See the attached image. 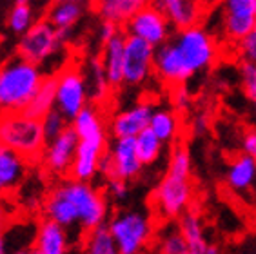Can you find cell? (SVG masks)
I'll use <instances>...</instances> for the list:
<instances>
[{"mask_svg":"<svg viewBox=\"0 0 256 254\" xmlns=\"http://www.w3.org/2000/svg\"><path fill=\"white\" fill-rule=\"evenodd\" d=\"M218 56L216 40L202 26H189L154 49V73L168 86L188 84L211 68Z\"/></svg>","mask_w":256,"mask_h":254,"instance_id":"6da1fadb","label":"cell"},{"mask_svg":"<svg viewBox=\"0 0 256 254\" xmlns=\"http://www.w3.org/2000/svg\"><path fill=\"white\" fill-rule=\"evenodd\" d=\"M46 74L40 66L18 56L0 68V111H24Z\"/></svg>","mask_w":256,"mask_h":254,"instance_id":"7a4b0ae2","label":"cell"},{"mask_svg":"<svg viewBox=\"0 0 256 254\" xmlns=\"http://www.w3.org/2000/svg\"><path fill=\"white\" fill-rule=\"evenodd\" d=\"M46 142L48 138L40 118L30 116L24 111L4 112L0 116V144L11 147L26 160H40Z\"/></svg>","mask_w":256,"mask_h":254,"instance_id":"3957f363","label":"cell"},{"mask_svg":"<svg viewBox=\"0 0 256 254\" xmlns=\"http://www.w3.org/2000/svg\"><path fill=\"white\" fill-rule=\"evenodd\" d=\"M64 196L73 204L76 216H78V230L89 232L91 229L106 224L109 218V204L108 198L100 192L91 182L69 178L58 184Z\"/></svg>","mask_w":256,"mask_h":254,"instance_id":"277c9868","label":"cell"},{"mask_svg":"<svg viewBox=\"0 0 256 254\" xmlns=\"http://www.w3.org/2000/svg\"><path fill=\"white\" fill-rule=\"evenodd\" d=\"M120 254H138L151 245L154 236L153 218L146 210H120L108 220Z\"/></svg>","mask_w":256,"mask_h":254,"instance_id":"5b68a950","label":"cell"},{"mask_svg":"<svg viewBox=\"0 0 256 254\" xmlns=\"http://www.w3.org/2000/svg\"><path fill=\"white\" fill-rule=\"evenodd\" d=\"M68 33L69 31L56 30L48 18L36 20L30 30L20 34L18 56L36 66L48 62L62 49L64 42L68 40Z\"/></svg>","mask_w":256,"mask_h":254,"instance_id":"8992f818","label":"cell"},{"mask_svg":"<svg viewBox=\"0 0 256 254\" xmlns=\"http://www.w3.org/2000/svg\"><path fill=\"white\" fill-rule=\"evenodd\" d=\"M192 204L191 178L164 176L151 194V206L160 220H178Z\"/></svg>","mask_w":256,"mask_h":254,"instance_id":"52a82bcc","label":"cell"},{"mask_svg":"<svg viewBox=\"0 0 256 254\" xmlns=\"http://www.w3.org/2000/svg\"><path fill=\"white\" fill-rule=\"evenodd\" d=\"M89 104L88 84L82 69L68 66L56 74L54 109H58L69 122Z\"/></svg>","mask_w":256,"mask_h":254,"instance_id":"ba28073f","label":"cell"},{"mask_svg":"<svg viewBox=\"0 0 256 254\" xmlns=\"http://www.w3.org/2000/svg\"><path fill=\"white\" fill-rule=\"evenodd\" d=\"M154 46L146 40L126 34L124 38V84L138 88L154 73Z\"/></svg>","mask_w":256,"mask_h":254,"instance_id":"9c48e42d","label":"cell"},{"mask_svg":"<svg viewBox=\"0 0 256 254\" xmlns=\"http://www.w3.org/2000/svg\"><path fill=\"white\" fill-rule=\"evenodd\" d=\"M171 26L172 24L169 22L168 16L164 15L156 6L149 2L140 11H136L124 24V28H126V34L138 36V38L146 40L151 46L158 48L171 38Z\"/></svg>","mask_w":256,"mask_h":254,"instance_id":"30bf717a","label":"cell"},{"mask_svg":"<svg viewBox=\"0 0 256 254\" xmlns=\"http://www.w3.org/2000/svg\"><path fill=\"white\" fill-rule=\"evenodd\" d=\"M76 147H78V136L69 124L60 134L46 142L44 152L40 158L46 171L53 176L69 174L76 154Z\"/></svg>","mask_w":256,"mask_h":254,"instance_id":"8fae6325","label":"cell"},{"mask_svg":"<svg viewBox=\"0 0 256 254\" xmlns=\"http://www.w3.org/2000/svg\"><path fill=\"white\" fill-rule=\"evenodd\" d=\"M256 0H222V28L229 40L240 42L254 31Z\"/></svg>","mask_w":256,"mask_h":254,"instance_id":"7c38bea8","label":"cell"},{"mask_svg":"<svg viewBox=\"0 0 256 254\" xmlns=\"http://www.w3.org/2000/svg\"><path fill=\"white\" fill-rule=\"evenodd\" d=\"M153 106L148 102H140L133 108H128L124 111L116 112L108 124L109 134L113 138H134L140 131L149 127L151 114H153Z\"/></svg>","mask_w":256,"mask_h":254,"instance_id":"4fadbf2b","label":"cell"},{"mask_svg":"<svg viewBox=\"0 0 256 254\" xmlns=\"http://www.w3.org/2000/svg\"><path fill=\"white\" fill-rule=\"evenodd\" d=\"M109 154L113 158L114 176H120L124 180H134L140 176L144 169V164L138 158L134 138H113V142L109 146Z\"/></svg>","mask_w":256,"mask_h":254,"instance_id":"5bb4252c","label":"cell"},{"mask_svg":"<svg viewBox=\"0 0 256 254\" xmlns=\"http://www.w3.org/2000/svg\"><path fill=\"white\" fill-rule=\"evenodd\" d=\"M108 149V142H96V140H78L76 154H74L73 167H71V178L84 182H93L98 174V164L102 154Z\"/></svg>","mask_w":256,"mask_h":254,"instance_id":"9a60e30c","label":"cell"},{"mask_svg":"<svg viewBox=\"0 0 256 254\" xmlns=\"http://www.w3.org/2000/svg\"><path fill=\"white\" fill-rule=\"evenodd\" d=\"M28 162L11 147L0 144V198L11 194L24 182Z\"/></svg>","mask_w":256,"mask_h":254,"instance_id":"2e32d148","label":"cell"},{"mask_svg":"<svg viewBox=\"0 0 256 254\" xmlns=\"http://www.w3.org/2000/svg\"><path fill=\"white\" fill-rule=\"evenodd\" d=\"M69 232L56 222L46 218L34 232L33 252L36 254H64L69 250Z\"/></svg>","mask_w":256,"mask_h":254,"instance_id":"e0dca14e","label":"cell"},{"mask_svg":"<svg viewBox=\"0 0 256 254\" xmlns=\"http://www.w3.org/2000/svg\"><path fill=\"white\" fill-rule=\"evenodd\" d=\"M71 127L74 129L78 140H96V142H108L109 129L108 122L96 106L88 104L76 116L71 120Z\"/></svg>","mask_w":256,"mask_h":254,"instance_id":"ac0fdd59","label":"cell"},{"mask_svg":"<svg viewBox=\"0 0 256 254\" xmlns=\"http://www.w3.org/2000/svg\"><path fill=\"white\" fill-rule=\"evenodd\" d=\"M151 2L168 16L176 30L198 24L202 16V8L196 0H151Z\"/></svg>","mask_w":256,"mask_h":254,"instance_id":"d6986e66","label":"cell"},{"mask_svg":"<svg viewBox=\"0 0 256 254\" xmlns=\"http://www.w3.org/2000/svg\"><path fill=\"white\" fill-rule=\"evenodd\" d=\"M178 229L182 232V236L188 242L189 254H214L218 249L214 245L207 244L206 234H204L202 220L196 212L192 210H186L180 218H178Z\"/></svg>","mask_w":256,"mask_h":254,"instance_id":"ffe728a7","label":"cell"},{"mask_svg":"<svg viewBox=\"0 0 256 254\" xmlns=\"http://www.w3.org/2000/svg\"><path fill=\"white\" fill-rule=\"evenodd\" d=\"M124 38L126 34H116L113 40L104 44L102 51V66L108 76V82L111 88L124 86Z\"/></svg>","mask_w":256,"mask_h":254,"instance_id":"44dd1931","label":"cell"},{"mask_svg":"<svg viewBox=\"0 0 256 254\" xmlns=\"http://www.w3.org/2000/svg\"><path fill=\"white\" fill-rule=\"evenodd\" d=\"M151 0H98L96 13L104 20H113L116 24L124 26L131 16L148 6Z\"/></svg>","mask_w":256,"mask_h":254,"instance_id":"7402d4cb","label":"cell"},{"mask_svg":"<svg viewBox=\"0 0 256 254\" xmlns=\"http://www.w3.org/2000/svg\"><path fill=\"white\" fill-rule=\"evenodd\" d=\"M227 186L232 190H247L256 182V160L242 152L231 162L226 172Z\"/></svg>","mask_w":256,"mask_h":254,"instance_id":"603a6c76","label":"cell"},{"mask_svg":"<svg viewBox=\"0 0 256 254\" xmlns=\"http://www.w3.org/2000/svg\"><path fill=\"white\" fill-rule=\"evenodd\" d=\"M54 96H56V76L53 74L44 76L28 106L24 108V112L33 118L46 116L51 109H54Z\"/></svg>","mask_w":256,"mask_h":254,"instance_id":"cb8c5ba5","label":"cell"},{"mask_svg":"<svg viewBox=\"0 0 256 254\" xmlns=\"http://www.w3.org/2000/svg\"><path fill=\"white\" fill-rule=\"evenodd\" d=\"M84 15V4L78 0H56L48 11V20L62 31H71Z\"/></svg>","mask_w":256,"mask_h":254,"instance_id":"d4e9b609","label":"cell"},{"mask_svg":"<svg viewBox=\"0 0 256 254\" xmlns=\"http://www.w3.org/2000/svg\"><path fill=\"white\" fill-rule=\"evenodd\" d=\"M82 73L86 76V84H88V93L89 100H93L94 104H102L109 94V86L106 71H104L102 58H89L82 68Z\"/></svg>","mask_w":256,"mask_h":254,"instance_id":"484cf974","label":"cell"},{"mask_svg":"<svg viewBox=\"0 0 256 254\" xmlns=\"http://www.w3.org/2000/svg\"><path fill=\"white\" fill-rule=\"evenodd\" d=\"M149 129L156 134L164 144H174L180 134V118L169 109H154L151 114Z\"/></svg>","mask_w":256,"mask_h":254,"instance_id":"4316f807","label":"cell"},{"mask_svg":"<svg viewBox=\"0 0 256 254\" xmlns=\"http://www.w3.org/2000/svg\"><path fill=\"white\" fill-rule=\"evenodd\" d=\"M134 146H136V152L144 167L154 166L164 151V142L154 134L149 127H146L144 131H140L134 136Z\"/></svg>","mask_w":256,"mask_h":254,"instance_id":"83f0119b","label":"cell"},{"mask_svg":"<svg viewBox=\"0 0 256 254\" xmlns=\"http://www.w3.org/2000/svg\"><path fill=\"white\" fill-rule=\"evenodd\" d=\"M84 250L89 254H116V244L109 230L108 224H102L98 227L86 232L84 238Z\"/></svg>","mask_w":256,"mask_h":254,"instance_id":"f1b7e54d","label":"cell"},{"mask_svg":"<svg viewBox=\"0 0 256 254\" xmlns=\"http://www.w3.org/2000/svg\"><path fill=\"white\" fill-rule=\"evenodd\" d=\"M156 247L158 252L162 254H189L188 242L182 236L178 225H171V220H168V227L162 232H158Z\"/></svg>","mask_w":256,"mask_h":254,"instance_id":"f546056e","label":"cell"},{"mask_svg":"<svg viewBox=\"0 0 256 254\" xmlns=\"http://www.w3.org/2000/svg\"><path fill=\"white\" fill-rule=\"evenodd\" d=\"M191 171H192L191 152H189V149L186 146L176 144L171 152V156H169L168 174L180 176V178H191Z\"/></svg>","mask_w":256,"mask_h":254,"instance_id":"4dcf8cb0","label":"cell"},{"mask_svg":"<svg viewBox=\"0 0 256 254\" xmlns=\"http://www.w3.org/2000/svg\"><path fill=\"white\" fill-rule=\"evenodd\" d=\"M33 22V10H31L30 2H16L10 13V18H8L10 30L15 34H22L30 30Z\"/></svg>","mask_w":256,"mask_h":254,"instance_id":"1f68e13d","label":"cell"},{"mask_svg":"<svg viewBox=\"0 0 256 254\" xmlns=\"http://www.w3.org/2000/svg\"><path fill=\"white\" fill-rule=\"evenodd\" d=\"M40 120H42V129H44V134L48 140H51V138H54L56 134H60V132L69 126V120L58 111V109H51V111L48 112L46 116L40 118Z\"/></svg>","mask_w":256,"mask_h":254,"instance_id":"d6a6232c","label":"cell"},{"mask_svg":"<svg viewBox=\"0 0 256 254\" xmlns=\"http://www.w3.org/2000/svg\"><path fill=\"white\" fill-rule=\"evenodd\" d=\"M240 78H242V88L246 91L247 98L252 100L256 96V62L244 60L240 64Z\"/></svg>","mask_w":256,"mask_h":254,"instance_id":"836d02e7","label":"cell"},{"mask_svg":"<svg viewBox=\"0 0 256 254\" xmlns=\"http://www.w3.org/2000/svg\"><path fill=\"white\" fill-rule=\"evenodd\" d=\"M106 190H108L109 198L113 202H124L129 196L128 180H124L120 176L108 178V180H106Z\"/></svg>","mask_w":256,"mask_h":254,"instance_id":"e575fe53","label":"cell"},{"mask_svg":"<svg viewBox=\"0 0 256 254\" xmlns=\"http://www.w3.org/2000/svg\"><path fill=\"white\" fill-rule=\"evenodd\" d=\"M171 102H172V108L176 109V111H186V109L189 108V104H191V94H189L186 84L174 86L172 94H171Z\"/></svg>","mask_w":256,"mask_h":254,"instance_id":"d590c367","label":"cell"},{"mask_svg":"<svg viewBox=\"0 0 256 254\" xmlns=\"http://www.w3.org/2000/svg\"><path fill=\"white\" fill-rule=\"evenodd\" d=\"M238 49H240V54L244 60H251L256 62V33H249L246 38H242L238 42Z\"/></svg>","mask_w":256,"mask_h":254,"instance_id":"8d00e7d4","label":"cell"},{"mask_svg":"<svg viewBox=\"0 0 256 254\" xmlns=\"http://www.w3.org/2000/svg\"><path fill=\"white\" fill-rule=\"evenodd\" d=\"M116 34H120V24L113 22V20H104L98 28V40L100 44H108L109 40H113Z\"/></svg>","mask_w":256,"mask_h":254,"instance_id":"74e56055","label":"cell"},{"mask_svg":"<svg viewBox=\"0 0 256 254\" xmlns=\"http://www.w3.org/2000/svg\"><path fill=\"white\" fill-rule=\"evenodd\" d=\"M242 151L256 160V129L247 131L242 138Z\"/></svg>","mask_w":256,"mask_h":254,"instance_id":"f35d334b","label":"cell"},{"mask_svg":"<svg viewBox=\"0 0 256 254\" xmlns=\"http://www.w3.org/2000/svg\"><path fill=\"white\" fill-rule=\"evenodd\" d=\"M8 225H10V214H8L6 207L2 206V204H0V236H2L6 232Z\"/></svg>","mask_w":256,"mask_h":254,"instance_id":"ab89813d","label":"cell"},{"mask_svg":"<svg viewBox=\"0 0 256 254\" xmlns=\"http://www.w3.org/2000/svg\"><path fill=\"white\" fill-rule=\"evenodd\" d=\"M207 124H209L207 116H198V118H194V126H192V129H194L196 134H202V132L207 129Z\"/></svg>","mask_w":256,"mask_h":254,"instance_id":"60d3db41","label":"cell"},{"mask_svg":"<svg viewBox=\"0 0 256 254\" xmlns=\"http://www.w3.org/2000/svg\"><path fill=\"white\" fill-rule=\"evenodd\" d=\"M6 249H8V245H6V240H4V234L0 236V254H4Z\"/></svg>","mask_w":256,"mask_h":254,"instance_id":"b9f144b4","label":"cell"},{"mask_svg":"<svg viewBox=\"0 0 256 254\" xmlns=\"http://www.w3.org/2000/svg\"><path fill=\"white\" fill-rule=\"evenodd\" d=\"M251 102H252V111H254V118H256V96L252 98Z\"/></svg>","mask_w":256,"mask_h":254,"instance_id":"7bdbcfd3","label":"cell"},{"mask_svg":"<svg viewBox=\"0 0 256 254\" xmlns=\"http://www.w3.org/2000/svg\"><path fill=\"white\" fill-rule=\"evenodd\" d=\"M16 2H31V0H16Z\"/></svg>","mask_w":256,"mask_h":254,"instance_id":"ee69618b","label":"cell"},{"mask_svg":"<svg viewBox=\"0 0 256 254\" xmlns=\"http://www.w3.org/2000/svg\"><path fill=\"white\" fill-rule=\"evenodd\" d=\"M78 2H82V4H84V2H89V0H78Z\"/></svg>","mask_w":256,"mask_h":254,"instance_id":"f6af8a7d","label":"cell"},{"mask_svg":"<svg viewBox=\"0 0 256 254\" xmlns=\"http://www.w3.org/2000/svg\"><path fill=\"white\" fill-rule=\"evenodd\" d=\"M254 33H256V26H254Z\"/></svg>","mask_w":256,"mask_h":254,"instance_id":"bcb514c9","label":"cell"},{"mask_svg":"<svg viewBox=\"0 0 256 254\" xmlns=\"http://www.w3.org/2000/svg\"><path fill=\"white\" fill-rule=\"evenodd\" d=\"M254 11H256V6H254Z\"/></svg>","mask_w":256,"mask_h":254,"instance_id":"7dc6e473","label":"cell"}]
</instances>
